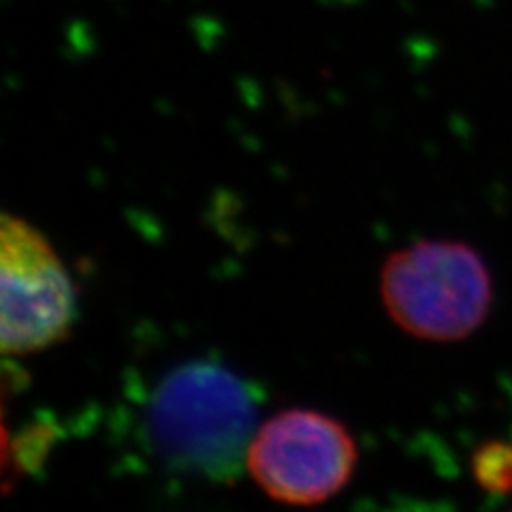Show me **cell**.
<instances>
[{
  "mask_svg": "<svg viewBox=\"0 0 512 512\" xmlns=\"http://www.w3.org/2000/svg\"><path fill=\"white\" fill-rule=\"evenodd\" d=\"M148 427L156 451L175 468L229 478L246 466L254 399L227 367L188 363L158 384Z\"/></svg>",
  "mask_w": 512,
  "mask_h": 512,
  "instance_id": "cell-1",
  "label": "cell"
},
{
  "mask_svg": "<svg viewBox=\"0 0 512 512\" xmlns=\"http://www.w3.org/2000/svg\"><path fill=\"white\" fill-rule=\"evenodd\" d=\"M380 297L393 323L412 338L457 342L487 320L493 286L472 246L423 239L384 261Z\"/></svg>",
  "mask_w": 512,
  "mask_h": 512,
  "instance_id": "cell-2",
  "label": "cell"
},
{
  "mask_svg": "<svg viewBox=\"0 0 512 512\" xmlns=\"http://www.w3.org/2000/svg\"><path fill=\"white\" fill-rule=\"evenodd\" d=\"M357 468V444L333 416L286 408L254 431L246 470L274 502L316 506L335 498Z\"/></svg>",
  "mask_w": 512,
  "mask_h": 512,
  "instance_id": "cell-3",
  "label": "cell"
},
{
  "mask_svg": "<svg viewBox=\"0 0 512 512\" xmlns=\"http://www.w3.org/2000/svg\"><path fill=\"white\" fill-rule=\"evenodd\" d=\"M0 346L32 355L69 338L77 316L75 284L54 244L22 216L0 220Z\"/></svg>",
  "mask_w": 512,
  "mask_h": 512,
  "instance_id": "cell-4",
  "label": "cell"
},
{
  "mask_svg": "<svg viewBox=\"0 0 512 512\" xmlns=\"http://www.w3.org/2000/svg\"><path fill=\"white\" fill-rule=\"evenodd\" d=\"M472 474L491 495L512 493V444L495 440L480 446L472 457Z\"/></svg>",
  "mask_w": 512,
  "mask_h": 512,
  "instance_id": "cell-5",
  "label": "cell"
}]
</instances>
